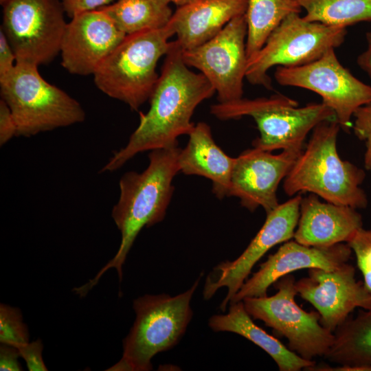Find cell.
Returning a JSON list of instances; mask_svg holds the SVG:
<instances>
[{"label": "cell", "instance_id": "obj_11", "mask_svg": "<svg viewBox=\"0 0 371 371\" xmlns=\"http://www.w3.org/2000/svg\"><path fill=\"white\" fill-rule=\"evenodd\" d=\"M282 86L312 91L335 113L341 128L348 131L361 106L371 102V86L356 78L339 61L335 49L319 58L297 67H278L274 74Z\"/></svg>", "mask_w": 371, "mask_h": 371}, {"label": "cell", "instance_id": "obj_23", "mask_svg": "<svg viewBox=\"0 0 371 371\" xmlns=\"http://www.w3.org/2000/svg\"><path fill=\"white\" fill-rule=\"evenodd\" d=\"M100 9L126 35L163 28L173 13L167 0H117Z\"/></svg>", "mask_w": 371, "mask_h": 371}, {"label": "cell", "instance_id": "obj_32", "mask_svg": "<svg viewBox=\"0 0 371 371\" xmlns=\"http://www.w3.org/2000/svg\"><path fill=\"white\" fill-rule=\"evenodd\" d=\"M16 64V56L3 31L0 29V78L8 74Z\"/></svg>", "mask_w": 371, "mask_h": 371}, {"label": "cell", "instance_id": "obj_18", "mask_svg": "<svg viewBox=\"0 0 371 371\" xmlns=\"http://www.w3.org/2000/svg\"><path fill=\"white\" fill-rule=\"evenodd\" d=\"M363 227L361 215L352 207L321 201L311 194L302 197L294 239L315 247L347 242Z\"/></svg>", "mask_w": 371, "mask_h": 371}, {"label": "cell", "instance_id": "obj_8", "mask_svg": "<svg viewBox=\"0 0 371 371\" xmlns=\"http://www.w3.org/2000/svg\"><path fill=\"white\" fill-rule=\"evenodd\" d=\"M346 28L309 21L293 12L270 34L260 51L247 63L246 79L271 89L269 70L274 67H297L311 63L344 41Z\"/></svg>", "mask_w": 371, "mask_h": 371}, {"label": "cell", "instance_id": "obj_7", "mask_svg": "<svg viewBox=\"0 0 371 371\" xmlns=\"http://www.w3.org/2000/svg\"><path fill=\"white\" fill-rule=\"evenodd\" d=\"M0 93L15 120L16 136L32 137L81 123L86 117L81 104L46 81L36 65L16 63L0 78Z\"/></svg>", "mask_w": 371, "mask_h": 371}, {"label": "cell", "instance_id": "obj_3", "mask_svg": "<svg viewBox=\"0 0 371 371\" xmlns=\"http://www.w3.org/2000/svg\"><path fill=\"white\" fill-rule=\"evenodd\" d=\"M340 128L336 119L315 127L305 150L284 179L283 189L287 195L308 192L335 204L355 209L367 207L368 197L361 188L365 171L341 159L338 154Z\"/></svg>", "mask_w": 371, "mask_h": 371}, {"label": "cell", "instance_id": "obj_35", "mask_svg": "<svg viewBox=\"0 0 371 371\" xmlns=\"http://www.w3.org/2000/svg\"><path fill=\"white\" fill-rule=\"evenodd\" d=\"M167 1H168L170 3H174L175 4L177 5H181L183 4L187 3L194 0H167Z\"/></svg>", "mask_w": 371, "mask_h": 371}, {"label": "cell", "instance_id": "obj_24", "mask_svg": "<svg viewBox=\"0 0 371 371\" xmlns=\"http://www.w3.org/2000/svg\"><path fill=\"white\" fill-rule=\"evenodd\" d=\"M297 0H247L246 52L248 60L262 47L273 31L289 14L300 13Z\"/></svg>", "mask_w": 371, "mask_h": 371}, {"label": "cell", "instance_id": "obj_20", "mask_svg": "<svg viewBox=\"0 0 371 371\" xmlns=\"http://www.w3.org/2000/svg\"><path fill=\"white\" fill-rule=\"evenodd\" d=\"M185 148L179 155L180 171L199 175L212 183V192L218 199L229 196L230 180L236 158L231 157L215 143L210 126L195 124Z\"/></svg>", "mask_w": 371, "mask_h": 371}, {"label": "cell", "instance_id": "obj_36", "mask_svg": "<svg viewBox=\"0 0 371 371\" xmlns=\"http://www.w3.org/2000/svg\"><path fill=\"white\" fill-rule=\"evenodd\" d=\"M368 45H371V31L368 32L366 34Z\"/></svg>", "mask_w": 371, "mask_h": 371}, {"label": "cell", "instance_id": "obj_33", "mask_svg": "<svg viewBox=\"0 0 371 371\" xmlns=\"http://www.w3.org/2000/svg\"><path fill=\"white\" fill-rule=\"evenodd\" d=\"M21 357L17 348L5 344L0 346V370L1 371H21L22 367L19 362Z\"/></svg>", "mask_w": 371, "mask_h": 371}, {"label": "cell", "instance_id": "obj_29", "mask_svg": "<svg viewBox=\"0 0 371 371\" xmlns=\"http://www.w3.org/2000/svg\"><path fill=\"white\" fill-rule=\"evenodd\" d=\"M17 348L21 357L25 360L28 370H47L42 357L43 346L41 339H37L32 342L29 341Z\"/></svg>", "mask_w": 371, "mask_h": 371}, {"label": "cell", "instance_id": "obj_5", "mask_svg": "<svg viewBox=\"0 0 371 371\" xmlns=\"http://www.w3.org/2000/svg\"><path fill=\"white\" fill-rule=\"evenodd\" d=\"M210 112L221 120L251 117L260 132L253 146L269 152L302 150L310 131L322 122L336 119L334 111L322 102L299 107L296 100L282 94L218 102L211 106Z\"/></svg>", "mask_w": 371, "mask_h": 371}, {"label": "cell", "instance_id": "obj_12", "mask_svg": "<svg viewBox=\"0 0 371 371\" xmlns=\"http://www.w3.org/2000/svg\"><path fill=\"white\" fill-rule=\"evenodd\" d=\"M245 14L229 21L214 37L194 48L182 50L184 63L205 76L218 102L243 98L248 59Z\"/></svg>", "mask_w": 371, "mask_h": 371}, {"label": "cell", "instance_id": "obj_10", "mask_svg": "<svg viewBox=\"0 0 371 371\" xmlns=\"http://www.w3.org/2000/svg\"><path fill=\"white\" fill-rule=\"evenodd\" d=\"M3 5L1 29L16 56V63L39 66L60 51L67 25L59 0H8Z\"/></svg>", "mask_w": 371, "mask_h": 371}, {"label": "cell", "instance_id": "obj_34", "mask_svg": "<svg viewBox=\"0 0 371 371\" xmlns=\"http://www.w3.org/2000/svg\"><path fill=\"white\" fill-rule=\"evenodd\" d=\"M357 63L371 77V45H368L367 49L358 56Z\"/></svg>", "mask_w": 371, "mask_h": 371}, {"label": "cell", "instance_id": "obj_1", "mask_svg": "<svg viewBox=\"0 0 371 371\" xmlns=\"http://www.w3.org/2000/svg\"><path fill=\"white\" fill-rule=\"evenodd\" d=\"M165 56L148 111L141 115L126 145L113 153L100 172L118 170L139 153L178 145L177 138L189 135L195 126L192 117L196 108L216 93L204 75L188 69L176 41Z\"/></svg>", "mask_w": 371, "mask_h": 371}, {"label": "cell", "instance_id": "obj_31", "mask_svg": "<svg viewBox=\"0 0 371 371\" xmlns=\"http://www.w3.org/2000/svg\"><path fill=\"white\" fill-rule=\"evenodd\" d=\"M113 0H63L65 12L71 18L77 14L98 10L109 5Z\"/></svg>", "mask_w": 371, "mask_h": 371}, {"label": "cell", "instance_id": "obj_30", "mask_svg": "<svg viewBox=\"0 0 371 371\" xmlns=\"http://www.w3.org/2000/svg\"><path fill=\"white\" fill-rule=\"evenodd\" d=\"M16 136V125L12 111L7 103L0 100V146Z\"/></svg>", "mask_w": 371, "mask_h": 371}, {"label": "cell", "instance_id": "obj_37", "mask_svg": "<svg viewBox=\"0 0 371 371\" xmlns=\"http://www.w3.org/2000/svg\"><path fill=\"white\" fill-rule=\"evenodd\" d=\"M8 0H0V3L1 5L4 4L6 1H8Z\"/></svg>", "mask_w": 371, "mask_h": 371}, {"label": "cell", "instance_id": "obj_17", "mask_svg": "<svg viewBox=\"0 0 371 371\" xmlns=\"http://www.w3.org/2000/svg\"><path fill=\"white\" fill-rule=\"evenodd\" d=\"M352 253L347 243L315 247L289 240L275 254L269 256L259 269L245 281L229 304L243 301L246 297L267 296L271 284L297 270L312 268L335 270L348 262Z\"/></svg>", "mask_w": 371, "mask_h": 371}, {"label": "cell", "instance_id": "obj_15", "mask_svg": "<svg viewBox=\"0 0 371 371\" xmlns=\"http://www.w3.org/2000/svg\"><path fill=\"white\" fill-rule=\"evenodd\" d=\"M303 150H283L278 155L254 147L236 157L229 196L240 199L250 212L262 207L266 214L279 205L277 189Z\"/></svg>", "mask_w": 371, "mask_h": 371}, {"label": "cell", "instance_id": "obj_4", "mask_svg": "<svg viewBox=\"0 0 371 371\" xmlns=\"http://www.w3.org/2000/svg\"><path fill=\"white\" fill-rule=\"evenodd\" d=\"M201 277L175 296L145 295L135 300V320L123 341L122 357L106 370H152L153 357L175 346L185 333L192 316L190 301Z\"/></svg>", "mask_w": 371, "mask_h": 371}, {"label": "cell", "instance_id": "obj_28", "mask_svg": "<svg viewBox=\"0 0 371 371\" xmlns=\"http://www.w3.org/2000/svg\"><path fill=\"white\" fill-rule=\"evenodd\" d=\"M352 128L366 145L364 167L371 172V102L359 107L355 113Z\"/></svg>", "mask_w": 371, "mask_h": 371}, {"label": "cell", "instance_id": "obj_19", "mask_svg": "<svg viewBox=\"0 0 371 371\" xmlns=\"http://www.w3.org/2000/svg\"><path fill=\"white\" fill-rule=\"evenodd\" d=\"M247 0H194L179 5L166 25L183 51L208 41L235 17L244 14Z\"/></svg>", "mask_w": 371, "mask_h": 371}, {"label": "cell", "instance_id": "obj_9", "mask_svg": "<svg viewBox=\"0 0 371 371\" xmlns=\"http://www.w3.org/2000/svg\"><path fill=\"white\" fill-rule=\"evenodd\" d=\"M294 276L287 274L275 283L276 294L243 300L245 308L254 319L262 321L276 333L288 340V348L301 357L313 360L324 357L334 341V333L320 323L318 312H308L295 302Z\"/></svg>", "mask_w": 371, "mask_h": 371}, {"label": "cell", "instance_id": "obj_27", "mask_svg": "<svg viewBox=\"0 0 371 371\" xmlns=\"http://www.w3.org/2000/svg\"><path fill=\"white\" fill-rule=\"evenodd\" d=\"M347 244L355 255L363 278V284L371 295V226L368 229H359Z\"/></svg>", "mask_w": 371, "mask_h": 371}, {"label": "cell", "instance_id": "obj_16", "mask_svg": "<svg viewBox=\"0 0 371 371\" xmlns=\"http://www.w3.org/2000/svg\"><path fill=\"white\" fill-rule=\"evenodd\" d=\"M125 36L101 9L77 14L65 30L61 65L71 74L93 75Z\"/></svg>", "mask_w": 371, "mask_h": 371}, {"label": "cell", "instance_id": "obj_6", "mask_svg": "<svg viewBox=\"0 0 371 371\" xmlns=\"http://www.w3.org/2000/svg\"><path fill=\"white\" fill-rule=\"evenodd\" d=\"M174 36L167 26L126 35L93 74L96 87L137 111L150 99L159 75L156 67Z\"/></svg>", "mask_w": 371, "mask_h": 371}, {"label": "cell", "instance_id": "obj_2", "mask_svg": "<svg viewBox=\"0 0 371 371\" xmlns=\"http://www.w3.org/2000/svg\"><path fill=\"white\" fill-rule=\"evenodd\" d=\"M178 145L150 150L149 164L142 172L130 171L120 179V196L111 216L121 233V242L114 257L85 285L76 288L85 295L102 276L115 268L120 280L122 266L138 234L144 227H150L164 220L174 192L172 181L180 171Z\"/></svg>", "mask_w": 371, "mask_h": 371}, {"label": "cell", "instance_id": "obj_25", "mask_svg": "<svg viewBox=\"0 0 371 371\" xmlns=\"http://www.w3.org/2000/svg\"><path fill=\"white\" fill-rule=\"evenodd\" d=\"M305 19L347 27L371 21V0H297Z\"/></svg>", "mask_w": 371, "mask_h": 371}, {"label": "cell", "instance_id": "obj_26", "mask_svg": "<svg viewBox=\"0 0 371 371\" xmlns=\"http://www.w3.org/2000/svg\"><path fill=\"white\" fill-rule=\"evenodd\" d=\"M29 332L19 308L0 304V342L16 348L29 342Z\"/></svg>", "mask_w": 371, "mask_h": 371}, {"label": "cell", "instance_id": "obj_21", "mask_svg": "<svg viewBox=\"0 0 371 371\" xmlns=\"http://www.w3.org/2000/svg\"><path fill=\"white\" fill-rule=\"evenodd\" d=\"M227 314L215 315L209 319L214 331H227L240 335L266 352L276 363L280 371L309 370L316 365L285 346L280 340L258 326L246 311L243 301L229 304Z\"/></svg>", "mask_w": 371, "mask_h": 371}, {"label": "cell", "instance_id": "obj_22", "mask_svg": "<svg viewBox=\"0 0 371 371\" xmlns=\"http://www.w3.org/2000/svg\"><path fill=\"white\" fill-rule=\"evenodd\" d=\"M333 333L323 357L339 366L330 370L371 371V308L348 318Z\"/></svg>", "mask_w": 371, "mask_h": 371}, {"label": "cell", "instance_id": "obj_14", "mask_svg": "<svg viewBox=\"0 0 371 371\" xmlns=\"http://www.w3.org/2000/svg\"><path fill=\"white\" fill-rule=\"evenodd\" d=\"M355 275L346 262L332 271L309 269L307 277L295 282L297 294L315 308L321 324L332 333L356 308H371V295Z\"/></svg>", "mask_w": 371, "mask_h": 371}, {"label": "cell", "instance_id": "obj_13", "mask_svg": "<svg viewBox=\"0 0 371 371\" xmlns=\"http://www.w3.org/2000/svg\"><path fill=\"white\" fill-rule=\"evenodd\" d=\"M301 199V195L297 194L267 214L265 223L240 256L214 268L205 282V300L210 299L221 287H227V293L220 306L221 310L225 311L256 262L273 247L293 238Z\"/></svg>", "mask_w": 371, "mask_h": 371}]
</instances>
